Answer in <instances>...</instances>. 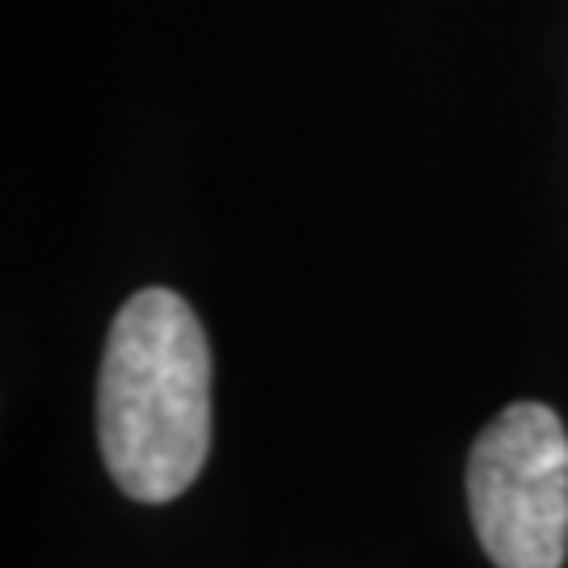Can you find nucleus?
Masks as SVG:
<instances>
[{
	"label": "nucleus",
	"mask_w": 568,
	"mask_h": 568,
	"mask_svg": "<svg viewBox=\"0 0 568 568\" xmlns=\"http://www.w3.org/2000/svg\"><path fill=\"white\" fill-rule=\"evenodd\" d=\"M211 342L178 291L148 286L119 307L98 375V443L131 501L164 506L211 455Z\"/></svg>",
	"instance_id": "nucleus-1"
},
{
	"label": "nucleus",
	"mask_w": 568,
	"mask_h": 568,
	"mask_svg": "<svg viewBox=\"0 0 568 568\" xmlns=\"http://www.w3.org/2000/svg\"><path fill=\"white\" fill-rule=\"evenodd\" d=\"M467 509L497 568H565L568 434L556 408L518 400L476 434Z\"/></svg>",
	"instance_id": "nucleus-2"
}]
</instances>
